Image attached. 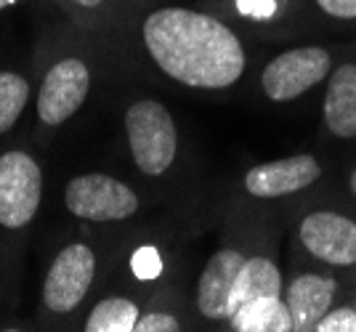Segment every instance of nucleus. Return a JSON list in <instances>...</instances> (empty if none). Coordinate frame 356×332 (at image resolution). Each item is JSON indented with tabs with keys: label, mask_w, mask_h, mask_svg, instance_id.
Returning a JSON list of instances; mask_svg holds the SVG:
<instances>
[{
	"label": "nucleus",
	"mask_w": 356,
	"mask_h": 332,
	"mask_svg": "<svg viewBox=\"0 0 356 332\" xmlns=\"http://www.w3.org/2000/svg\"><path fill=\"white\" fill-rule=\"evenodd\" d=\"M325 125L332 136L356 138V64H341L330 80L322 101Z\"/></svg>",
	"instance_id": "nucleus-12"
},
{
	"label": "nucleus",
	"mask_w": 356,
	"mask_h": 332,
	"mask_svg": "<svg viewBox=\"0 0 356 332\" xmlns=\"http://www.w3.org/2000/svg\"><path fill=\"white\" fill-rule=\"evenodd\" d=\"M284 282L277 260L268 256H248L229 292V317L242 303L255 298H282Z\"/></svg>",
	"instance_id": "nucleus-13"
},
{
	"label": "nucleus",
	"mask_w": 356,
	"mask_h": 332,
	"mask_svg": "<svg viewBox=\"0 0 356 332\" xmlns=\"http://www.w3.org/2000/svg\"><path fill=\"white\" fill-rule=\"evenodd\" d=\"M319 179H322V165L314 154H293L252 165L242 176V189L255 199H280L309 189Z\"/></svg>",
	"instance_id": "nucleus-9"
},
{
	"label": "nucleus",
	"mask_w": 356,
	"mask_h": 332,
	"mask_svg": "<svg viewBox=\"0 0 356 332\" xmlns=\"http://www.w3.org/2000/svg\"><path fill=\"white\" fill-rule=\"evenodd\" d=\"M332 67L330 51L322 46L290 48L268 61L261 69V91L274 104L296 101L314 85H319Z\"/></svg>",
	"instance_id": "nucleus-7"
},
{
	"label": "nucleus",
	"mask_w": 356,
	"mask_h": 332,
	"mask_svg": "<svg viewBox=\"0 0 356 332\" xmlns=\"http://www.w3.org/2000/svg\"><path fill=\"white\" fill-rule=\"evenodd\" d=\"M316 332H356V306H338L330 308L316 322Z\"/></svg>",
	"instance_id": "nucleus-18"
},
{
	"label": "nucleus",
	"mask_w": 356,
	"mask_h": 332,
	"mask_svg": "<svg viewBox=\"0 0 356 332\" xmlns=\"http://www.w3.org/2000/svg\"><path fill=\"white\" fill-rule=\"evenodd\" d=\"M93 69L80 53H61L48 61L35 91V120L40 131L54 133L72 120L88 101Z\"/></svg>",
	"instance_id": "nucleus-5"
},
{
	"label": "nucleus",
	"mask_w": 356,
	"mask_h": 332,
	"mask_svg": "<svg viewBox=\"0 0 356 332\" xmlns=\"http://www.w3.org/2000/svg\"><path fill=\"white\" fill-rule=\"evenodd\" d=\"M30 77L19 69H0V136L11 133L30 104Z\"/></svg>",
	"instance_id": "nucleus-16"
},
{
	"label": "nucleus",
	"mask_w": 356,
	"mask_h": 332,
	"mask_svg": "<svg viewBox=\"0 0 356 332\" xmlns=\"http://www.w3.org/2000/svg\"><path fill=\"white\" fill-rule=\"evenodd\" d=\"M131 163L144 179H163L176 165L178 125L160 99H136L122 115Z\"/></svg>",
	"instance_id": "nucleus-3"
},
{
	"label": "nucleus",
	"mask_w": 356,
	"mask_h": 332,
	"mask_svg": "<svg viewBox=\"0 0 356 332\" xmlns=\"http://www.w3.org/2000/svg\"><path fill=\"white\" fill-rule=\"evenodd\" d=\"M163 269V263H160V253L154 250V247H144V250H138L134 256V272L136 276H141V279H154L157 274Z\"/></svg>",
	"instance_id": "nucleus-19"
},
{
	"label": "nucleus",
	"mask_w": 356,
	"mask_h": 332,
	"mask_svg": "<svg viewBox=\"0 0 356 332\" xmlns=\"http://www.w3.org/2000/svg\"><path fill=\"white\" fill-rule=\"evenodd\" d=\"M14 3H19V0H0V11H6V8H11Z\"/></svg>",
	"instance_id": "nucleus-23"
},
{
	"label": "nucleus",
	"mask_w": 356,
	"mask_h": 332,
	"mask_svg": "<svg viewBox=\"0 0 356 332\" xmlns=\"http://www.w3.org/2000/svg\"><path fill=\"white\" fill-rule=\"evenodd\" d=\"M184 330V322L178 319L173 311H163V308H152L147 314L136 319L134 332H178Z\"/></svg>",
	"instance_id": "nucleus-17"
},
{
	"label": "nucleus",
	"mask_w": 356,
	"mask_h": 332,
	"mask_svg": "<svg viewBox=\"0 0 356 332\" xmlns=\"http://www.w3.org/2000/svg\"><path fill=\"white\" fill-rule=\"evenodd\" d=\"M338 282L325 274H298L284 287L282 298L293 319V332H309L316 327V322L325 317L335 303Z\"/></svg>",
	"instance_id": "nucleus-11"
},
{
	"label": "nucleus",
	"mask_w": 356,
	"mask_h": 332,
	"mask_svg": "<svg viewBox=\"0 0 356 332\" xmlns=\"http://www.w3.org/2000/svg\"><path fill=\"white\" fill-rule=\"evenodd\" d=\"M45 176L27 149L0 151V237L16 240L35 224L43 205Z\"/></svg>",
	"instance_id": "nucleus-4"
},
{
	"label": "nucleus",
	"mask_w": 356,
	"mask_h": 332,
	"mask_svg": "<svg viewBox=\"0 0 356 332\" xmlns=\"http://www.w3.org/2000/svg\"><path fill=\"white\" fill-rule=\"evenodd\" d=\"M61 202L72 218L86 224H118L141 210L138 192L109 173L72 176L64 183Z\"/></svg>",
	"instance_id": "nucleus-6"
},
{
	"label": "nucleus",
	"mask_w": 356,
	"mask_h": 332,
	"mask_svg": "<svg viewBox=\"0 0 356 332\" xmlns=\"http://www.w3.org/2000/svg\"><path fill=\"white\" fill-rule=\"evenodd\" d=\"M348 189H351V194L356 197V167L351 170V176H348Z\"/></svg>",
	"instance_id": "nucleus-22"
},
{
	"label": "nucleus",
	"mask_w": 356,
	"mask_h": 332,
	"mask_svg": "<svg viewBox=\"0 0 356 332\" xmlns=\"http://www.w3.org/2000/svg\"><path fill=\"white\" fill-rule=\"evenodd\" d=\"M298 240L309 256L327 266H356V221L343 213H306L298 221Z\"/></svg>",
	"instance_id": "nucleus-8"
},
{
	"label": "nucleus",
	"mask_w": 356,
	"mask_h": 332,
	"mask_svg": "<svg viewBox=\"0 0 356 332\" xmlns=\"http://www.w3.org/2000/svg\"><path fill=\"white\" fill-rule=\"evenodd\" d=\"M99 274V253L86 240H70L56 250L40 285V319L64 324L88 301Z\"/></svg>",
	"instance_id": "nucleus-2"
},
{
	"label": "nucleus",
	"mask_w": 356,
	"mask_h": 332,
	"mask_svg": "<svg viewBox=\"0 0 356 332\" xmlns=\"http://www.w3.org/2000/svg\"><path fill=\"white\" fill-rule=\"evenodd\" d=\"M61 6H67L70 11H86V14H96V11H102L109 0H56Z\"/></svg>",
	"instance_id": "nucleus-21"
},
{
	"label": "nucleus",
	"mask_w": 356,
	"mask_h": 332,
	"mask_svg": "<svg viewBox=\"0 0 356 332\" xmlns=\"http://www.w3.org/2000/svg\"><path fill=\"white\" fill-rule=\"evenodd\" d=\"M141 317V308L134 298L125 295H106L90 306L83 319L86 332H134L136 319Z\"/></svg>",
	"instance_id": "nucleus-15"
},
{
	"label": "nucleus",
	"mask_w": 356,
	"mask_h": 332,
	"mask_svg": "<svg viewBox=\"0 0 356 332\" xmlns=\"http://www.w3.org/2000/svg\"><path fill=\"white\" fill-rule=\"evenodd\" d=\"M316 6L332 19H343V22L356 19V0H316Z\"/></svg>",
	"instance_id": "nucleus-20"
},
{
	"label": "nucleus",
	"mask_w": 356,
	"mask_h": 332,
	"mask_svg": "<svg viewBox=\"0 0 356 332\" xmlns=\"http://www.w3.org/2000/svg\"><path fill=\"white\" fill-rule=\"evenodd\" d=\"M138 35L157 72L184 88L229 91L248 72L242 38L208 11L189 6L154 8L144 16Z\"/></svg>",
	"instance_id": "nucleus-1"
},
{
	"label": "nucleus",
	"mask_w": 356,
	"mask_h": 332,
	"mask_svg": "<svg viewBox=\"0 0 356 332\" xmlns=\"http://www.w3.org/2000/svg\"><path fill=\"white\" fill-rule=\"evenodd\" d=\"M226 324L234 332H293V319L284 298H255L242 303L226 319Z\"/></svg>",
	"instance_id": "nucleus-14"
},
{
	"label": "nucleus",
	"mask_w": 356,
	"mask_h": 332,
	"mask_svg": "<svg viewBox=\"0 0 356 332\" xmlns=\"http://www.w3.org/2000/svg\"><path fill=\"white\" fill-rule=\"evenodd\" d=\"M248 253L237 244H223L208 258L194 287V308L205 322L229 319V292Z\"/></svg>",
	"instance_id": "nucleus-10"
}]
</instances>
